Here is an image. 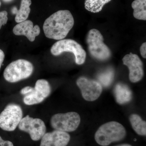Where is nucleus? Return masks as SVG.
<instances>
[{
  "instance_id": "7",
  "label": "nucleus",
  "mask_w": 146,
  "mask_h": 146,
  "mask_svg": "<svg viewBox=\"0 0 146 146\" xmlns=\"http://www.w3.org/2000/svg\"><path fill=\"white\" fill-rule=\"evenodd\" d=\"M23 112L19 106L7 105L0 114V127L5 131L15 130L23 119Z\"/></svg>"
},
{
  "instance_id": "13",
  "label": "nucleus",
  "mask_w": 146,
  "mask_h": 146,
  "mask_svg": "<svg viewBox=\"0 0 146 146\" xmlns=\"http://www.w3.org/2000/svg\"><path fill=\"white\" fill-rule=\"evenodd\" d=\"M13 32L15 35L26 36L29 41L33 42L36 36L40 34V29L37 25L33 26L31 21L26 20L16 25L13 28Z\"/></svg>"
},
{
  "instance_id": "8",
  "label": "nucleus",
  "mask_w": 146,
  "mask_h": 146,
  "mask_svg": "<svg viewBox=\"0 0 146 146\" xmlns=\"http://www.w3.org/2000/svg\"><path fill=\"white\" fill-rule=\"evenodd\" d=\"M22 131L29 133L32 140L39 141L46 133V128L45 123L38 118H33L29 115L23 118L18 125Z\"/></svg>"
},
{
  "instance_id": "6",
  "label": "nucleus",
  "mask_w": 146,
  "mask_h": 146,
  "mask_svg": "<svg viewBox=\"0 0 146 146\" xmlns=\"http://www.w3.org/2000/svg\"><path fill=\"white\" fill-rule=\"evenodd\" d=\"M80 123V117L76 112L58 113L54 115L50 120L53 128L63 132H72L78 127Z\"/></svg>"
},
{
  "instance_id": "16",
  "label": "nucleus",
  "mask_w": 146,
  "mask_h": 146,
  "mask_svg": "<svg viewBox=\"0 0 146 146\" xmlns=\"http://www.w3.org/2000/svg\"><path fill=\"white\" fill-rule=\"evenodd\" d=\"M129 121L134 131L138 135L146 136V122L139 115L132 114L129 116Z\"/></svg>"
},
{
  "instance_id": "26",
  "label": "nucleus",
  "mask_w": 146,
  "mask_h": 146,
  "mask_svg": "<svg viewBox=\"0 0 146 146\" xmlns=\"http://www.w3.org/2000/svg\"><path fill=\"white\" fill-rule=\"evenodd\" d=\"M3 1H4L5 2V3H9L11 1H13V0H3Z\"/></svg>"
},
{
  "instance_id": "9",
  "label": "nucleus",
  "mask_w": 146,
  "mask_h": 146,
  "mask_svg": "<svg viewBox=\"0 0 146 146\" xmlns=\"http://www.w3.org/2000/svg\"><path fill=\"white\" fill-rule=\"evenodd\" d=\"M76 84L83 98L87 101L96 100L101 95L102 86L97 80L81 76L77 80Z\"/></svg>"
},
{
  "instance_id": "4",
  "label": "nucleus",
  "mask_w": 146,
  "mask_h": 146,
  "mask_svg": "<svg viewBox=\"0 0 146 146\" xmlns=\"http://www.w3.org/2000/svg\"><path fill=\"white\" fill-rule=\"evenodd\" d=\"M33 70L31 62L25 59H18L7 65L4 71L3 76L7 81L14 83L28 78Z\"/></svg>"
},
{
  "instance_id": "22",
  "label": "nucleus",
  "mask_w": 146,
  "mask_h": 146,
  "mask_svg": "<svg viewBox=\"0 0 146 146\" xmlns=\"http://www.w3.org/2000/svg\"><path fill=\"white\" fill-rule=\"evenodd\" d=\"M140 53L142 57L146 58V43L144 42L140 47Z\"/></svg>"
},
{
  "instance_id": "25",
  "label": "nucleus",
  "mask_w": 146,
  "mask_h": 146,
  "mask_svg": "<svg viewBox=\"0 0 146 146\" xmlns=\"http://www.w3.org/2000/svg\"><path fill=\"white\" fill-rule=\"evenodd\" d=\"M116 146H132L129 144H122V145H119Z\"/></svg>"
},
{
  "instance_id": "11",
  "label": "nucleus",
  "mask_w": 146,
  "mask_h": 146,
  "mask_svg": "<svg viewBox=\"0 0 146 146\" xmlns=\"http://www.w3.org/2000/svg\"><path fill=\"white\" fill-rule=\"evenodd\" d=\"M124 65L129 70V79L131 82L136 83L143 77V64L137 54L130 52L125 55L122 59Z\"/></svg>"
},
{
  "instance_id": "14",
  "label": "nucleus",
  "mask_w": 146,
  "mask_h": 146,
  "mask_svg": "<svg viewBox=\"0 0 146 146\" xmlns=\"http://www.w3.org/2000/svg\"><path fill=\"white\" fill-rule=\"evenodd\" d=\"M115 100L119 104H125L130 102L132 98V91L126 84L119 83L114 89Z\"/></svg>"
},
{
  "instance_id": "19",
  "label": "nucleus",
  "mask_w": 146,
  "mask_h": 146,
  "mask_svg": "<svg viewBox=\"0 0 146 146\" xmlns=\"http://www.w3.org/2000/svg\"><path fill=\"white\" fill-rule=\"evenodd\" d=\"M115 72L112 68L107 70L99 73L97 76L98 82L102 86L108 87L110 86L114 80Z\"/></svg>"
},
{
  "instance_id": "24",
  "label": "nucleus",
  "mask_w": 146,
  "mask_h": 146,
  "mask_svg": "<svg viewBox=\"0 0 146 146\" xmlns=\"http://www.w3.org/2000/svg\"><path fill=\"white\" fill-rule=\"evenodd\" d=\"M5 58L4 53L2 50L0 49V69L2 65Z\"/></svg>"
},
{
  "instance_id": "3",
  "label": "nucleus",
  "mask_w": 146,
  "mask_h": 146,
  "mask_svg": "<svg viewBox=\"0 0 146 146\" xmlns=\"http://www.w3.org/2000/svg\"><path fill=\"white\" fill-rule=\"evenodd\" d=\"M86 42L91 56L97 60L104 61L111 57V52L104 42V37L97 29H91L87 33Z\"/></svg>"
},
{
  "instance_id": "2",
  "label": "nucleus",
  "mask_w": 146,
  "mask_h": 146,
  "mask_svg": "<svg viewBox=\"0 0 146 146\" xmlns=\"http://www.w3.org/2000/svg\"><path fill=\"white\" fill-rule=\"evenodd\" d=\"M126 134L123 126L116 121L105 123L97 131L95 139L97 143L102 146H107L113 142L121 141Z\"/></svg>"
},
{
  "instance_id": "23",
  "label": "nucleus",
  "mask_w": 146,
  "mask_h": 146,
  "mask_svg": "<svg viewBox=\"0 0 146 146\" xmlns=\"http://www.w3.org/2000/svg\"><path fill=\"white\" fill-rule=\"evenodd\" d=\"M0 146H13L12 142L3 140L0 136Z\"/></svg>"
},
{
  "instance_id": "17",
  "label": "nucleus",
  "mask_w": 146,
  "mask_h": 146,
  "mask_svg": "<svg viewBox=\"0 0 146 146\" xmlns=\"http://www.w3.org/2000/svg\"><path fill=\"white\" fill-rule=\"evenodd\" d=\"M133 16L139 20H146V0H135L131 3Z\"/></svg>"
},
{
  "instance_id": "12",
  "label": "nucleus",
  "mask_w": 146,
  "mask_h": 146,
  "mask_svg": "<svg viewBox=\"0 0 146 146\" xmlns=\"http://www.w3.org/2000/svg\"><path fill=\"white\" fill-rule=\"evenodd\" d=\"M41 139L40 146H66L70 136L67 132L55 130L45 133Z\"/></svg>"
},
{
  "instance_id": "5",
  "label": "nucleus",
  "mask_w": 146,
  "mask_h": 146,
  "mask_svg": "<svg viewBox=\"0 0 146 146\" xmlns=\"http://www.w3.org/2000/svg\"><path fill=\"white\" fill-rule=\"evenodd\" d=\"M51 52L53 55L58 56L62 53H72L75 57L77 64L81 65L85 62L86 52L77 42L71 39H63L55 43L51 48Z\"/></svg>"
},
{
  "instance_id": "21",
  "label": "nucleus",
  "mask_w": 146,
  "mask_h": 146,
  "mask_svg": "<svg viewBox=\"0 0 146 146\" xmlns=\"http://www.w3.org/2000/svg\"><path fill=\"white\" fill-rule=\"evenodd\" d=\"M33 87H31V86H27L24 87L21 89V94L23 95H27V94H30L31 93L32 91H33Z\"/></svg>"
},
{
  "instance_id": "20",
  "label": "nucleus",
  "mask_w": 146,
  "mask_h": 146,
  "mask_svg": "<svg viewBox=\"0 0 146 146\" xmlns=\"http://www.w3.org/2000/svg\"><path fill=\"white\" fill-rule=\"evenodd\" d=\"M7 14V12L5 11L0 12V30L3 26L7 23L8 21Z\"/></svg>"
},
{
  "instance_id": "18",
  "label": "nucleus",
  "mask_w": 146,
  "mask_h": 146,
  "mask_svg": "<svg viewBox=\"0 0 146 146\" xmlns=\"http://www.w3.org/2000/svg\"><path fill=\"white\" fill-rule=\"evenodd\" d=\"M112 0H85V9L93 13H98L101 11L104 6Z\"/></svg>"
},
{
  "instance_id": "27",
  "label": "nucleus",
  "mask_w": 146,
  "mask_h": 146,
  "mask_svg": "<svg viewBox=\"0 0 146 146\" xmlns=\"http://www.w3.org/2000/svg\"><path fill=\"white\" fill-rule=\"evenodd\" d=\"M1 5V1H0V6Z\"/></svg>"
},
{
  "instance_id": "1",
  "label": "nucleus",
  "mask_w": 146,
  "mask_h": 146,
  "mask_svg": "<svg viewBox=\"0 0 146 146\" xmlns=\"http://www.w3.org/2000/svg\"><path fill=\"white\" fill-rule=\"evenodd\" d=\"M74 24V18L70 11L59 10L46 19L43 25V30L47 38L61 40L67 36Z\"/></svg>"
},
{
  "instance_id": "10",
  "label": "nucleus",
  "mask_w": 146,
  "mask_h": 146,
  "mask_svg": "<svg viewBox=\"0 0 146 146\" xmlns=\"http://www.w3.org/2000/svg\"><path fill=\"white\" fill-rule=\"evenodd\" d=\"M51 91L50 86L48 81L44 79L38 80L33 91L24 97V103L29 106L40 103L49 96Z\"/></svg>"
},
{
  "instance_id": "15",
  "label": "nucleus",
  "mask_w": 146,
  "mask_h": 146,
  "mask_svg": "<svg viewBox=\"0 0 146 146\" xmlns=\"http://www.w3.org/2000/svg\"><path fill=\"white\" fill-rule=\"evenodd\" d=\"M31 4V0H21V6L19 10L16 7L12 8V13L16 14L15 20L16 23H18L27 20L30 13V7Z\"/></svg>"
}]
</instances>
